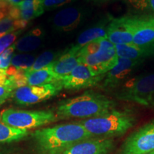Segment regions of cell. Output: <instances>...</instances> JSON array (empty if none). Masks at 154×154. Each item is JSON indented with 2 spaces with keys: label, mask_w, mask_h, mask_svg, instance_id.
<instances>
[{
  "label": "cell",
  "mask_w": 154,
  "mask_h": 154,
  "mask_svg": "<svg viewBox=\"0 0 154 154\" xmlns=\"http://www.w3.org/2000/svg\"><path fill=\"white\" fill-rule=\"evenodd\" d=\"M15 49H16V46L14 43L0 55V70L1 69L5 70L9 68L11 64V59L14 56Z\"/></svg>",
  "instance_id": "cell-27"
},
{
  "label": "cell",
  "mask_w": 154,
  "mask_h": 154,
  "mask_svg": "<svg viewBox=\"0 0 154 154\" xmlns=\"http://www.w3.org/2000/svg\"><path fill=\"white\" fill-rule=\"evenodd\" d=\"M2 122L19 129H32L59 120L52 110L24 111L8 109L0 114Z\"/></svg>",
  "instance_id": "cell-6"
},
{
  "label": "cell",
  "mask_w": 154,
  "mask_h": 154,
  "mask_svg": "<svg viewBox=\"0 0 154 154\" xmlns=\"http://www.w3.org/2000/svg\"><path fill=\"white\" fill-rule=\"evenodd\" d=\"M14 88L9 85H0V103H3L8 98L11 96Z\"/></svg>",
  "instance_id": "cell-30"
},
{
  "label": "cell",
  "mask_w": 154,
  "mask_h": 154,
  "mask_svg": "<svg viewBox=\"0 0 154 154\" xmlns=\"http://www.w3.org/2000/svg\"><path fill=\"white\" fill-rule=\"evenodd\" d=\"M136 121V116L130 109H113L100 116L76 122L82 125L93 138H113L126 134Z\"/></svg>",
  "instance_id": "cell-3"
},
{
  "label": "cell",
  "mask_w": 154,
  "mask_h": 154,
  "mask_svg": "<svg viewBox=\"0 0 154 154\" xmlns=\"http://www.w3.org/2000/svg\"><path fill=\"white\" fill-rule=\"evenodd\" d=\"M143 62V60L119 57L116 65L104 74L100 83V86L106 91H114L121 84L131 78L135 71Z\"/></svg>",
  "instance_id": "cell-8"
},
{
  "label": "cell",
  "mask_w": 154,
  "mask_h": 154,
  "mask_svg": "<svg viewBox=\"0 0 154 154\" xmlns=\"http://www.w3.org/2000/svg\"><path fill=\"white\" fill-rule=\"evenodd\" d=\"M104 75L96 76L84 63L78 65L69 75L61 80L63 88L66 90L84 89L100 84Z\"/></svg>",
  "instance_id": "cell-10"
},
{
  "label": "cell",
  "mask_w": 154,
  "mask_h": 154,
  "mask_svg": "<svg viewBox=\"0 0 154 154\" xmlns=\"http://www.w3.org/2000/svg\"><path fill=\"white\" fill-rule=\"evenodd\" d=\"M33 136L40 149L48 154H61L75 144L93 138L76 121L38 129Z\"/></svg>",
  "instance_id": "cell-1"
},
{
  "label": "cell",
  "mask_w": 154,
  "mask_h": 154,
  "mask_svg": "<svg viewBox=\"0 0 154 154\" xmlns=\"http://www.w3.org/2000/svg\"><path fill=\"white\" fill-rule=\"evenodd\" d=\"M27 130L19 129L0 121V143H10L24 138Z\"/></svg>",
  "instance_id": "cell-21"
},
{
  "label": "cell",
  "mask_w": 154,
  "mask_h": 154,
  "mask_svg": "<svg viewBox=\"0 0 154 154\" xmlns=\"http://www.w3.org/2000/svg\"><path fill=\"white\" fill-rule=\"evenodd\" d=\"M52 64V63H51ZM51 64L45 68L32 72L25 70L27 86H40L60 82L54 73Z\"/></svg>",
  "instance_id": "cell-19"
},
{
  "label": "cell",
  "mask_w": 154,
  "mask_h": 154,
  "mask_svg": "<svg viewBox=\"0 0 154 154\" xmlns=\"http://www.w3.org/2000/svg\"><path fill=\"white\" fill-rule=\"evenodd\" d=\"M113 146V138H91L75 144L61 154H109Z\"/></svg>",
  "instance_id": "cell-13"
},
{
  "label": "cell",
  "mask_w": 154,
  "mask_h": 154,
  "mask_svg": "<svg viewBox=\"0 0 154 154\" xmlns=\"http://www.w3.org/2000/svg\"><path fill=\"white\" fill-rule=\"evenodd\" d=\"M44 0H22L16 5L19 10V18L29 22L41 16L44 12Z\"/></svg>",
  "instance_id": "cell-20"
},
{
  "label": "cell",
  "mask_w": 154,
  "mask_h": 154,
  "mask_svg": "<svg viewBox=\"0 0 154 154\" xmlns=\"http://www.w3.org/2000/svg\"><path fill=\"white\" fill-rule=\"evenodd\" d=\"M63 89L60 82L40 86H25L15 89L11 94L15 103L29 106L51 99Z\"/></svg>",
  "instance_id": "cell-7"
},
{
  "label": "cell",
  "mask_w": 154,
  "mask_h": 154,
  "mask_svg": "<svg viewBox=\"0 0 154 154\" xmlns=\"http://www.w3.org/2000/svg\"><path fill=\"white\" fill-rule=\"evenodd\" d=\"M135 11L145 16L154 17V0H128Z\"/></svg>",
  "instance_id": "cell-25"
},
{
  "label": "cell",
  "mask_w": 154,
  "mask_h": 154,
  "mask_svg": "<svg viewBox=\"0 0 154 154\" xmlns=\"http://www.w3.org/2000/svg\"><path fill=\"white\" fill-rule=\"evenodd\" d=\"M36 59V56L31 54L22 53L14 54L11 59L10 66L17 69L27 70L32 67Z\"/></svg>",
  "instance_id": "cell-24"
},
{
  "label": "cell",
  "mask_w": 154,
  "mask_h": 154,
  "mask_svg": "<svg viewBox=\"0 0 154 154\" xmlns=\"http://www.w3.org/2000/svg\"><path fill=\"white\" fill-rule=\"evenodd\" d=\"M7 1L9 2V3L12 4V5H18L19 2H22V0H7Z\"/></svg>",
  "instance_id": "cell-31"
},
{
  "label": "cell",
  "mask_w": 154,
  "mask_h": 154,
  "mask_svg": "<svg viewBox=\"0 0 154 154\" xmlns=\"http://www.w3.org/2000/svg\"><path fill=\"white\" fill-rule=\"evenodd\" d=\"M22 32V30H19L0 37V55L14 44V42L18 38V36Z\"/></svg>",
  "instance_id": "cell-26"
},
{
  "label": "cell",
  "mask_w": 154,
  "mask_h": 154,
  "mask_svg": "<svg viewBox=\"0 0 154 154\" xmlns=\"http://www.w3.org/2000/svg\"><path fill=\"white\" fill-rule=\"evenodd\" d=\"M119 57L144 61L146 58L154 57V43L145 45L120 44L115 45Z\"/></svg>",
  "instance_id": "cell-16"
},
{
  "label": "cell",
  "mask_w": 154,
  "mask_h": 154,
  "mask_svg": "<svg viewBox=\"0 0 154 154\" xmlns=\"http://www.w3.org/2000/svg\"><path fill=\"white\" fill-rule=\"evenodd\" d=\"M14 5L9 3L7 0H0V20L11 17V13Z\"/></svg>",
  "instance_id": "cell-29"
},
{
  "label": "cell",
  "mask_w": 154,
  "mask_h": 154,
  "mask_svg": "<svg viewBox=\"0 0 154 154\" xmlns=\"http://www.w3.org/2000/svg\"><path fill=\"white\" fill-rule=\"evenodd\" d=\"M85 17L86 9L83 7H67L58 11L52 17V27L59 32H72L82 24Z\"/></svg>",
  "instance_id": "cell-12"
},
{
  "label": "cell",
  "mask_w": 154,
  "mask_h": 154,
  "mask_svg": "<svg viewBox=\"0 0 154 154\" xmlns=\"http://www.w3.org/2000/svg\"><path fill=\"white\" fill-rule=\"evenodd\" d=\"M112 18L110 16L105 17L97 24L82 32L77 38L76 45L82 47L90 42L106 38L108 29Z\"/></svg>",
  "instance_id": "cell-17"
},
{
  "label": "cell",
  "mask_w": 154,
  "mask_h": 154,
  "mask_svg": "<svg viewBox=\"0 0 154 154\" xmlns=\"http://www.w3.org/2000/svg\"><path fill=\"white\" fill-rule=\"evenodd\" d=\"M136 29L133 38L135 45H145L154 43V17L135 16Z\"/></svg>",
  "instance_id": "cell-15"
},
{
  "label": "cell",
  "mask_w": 154,
  "mask_h": 154,
  "mask_svg": "<svg viewBox=\"0 0 154 154\" xmlns=\"http://www.w3.org/2000/svg\"><path fill=\"white\" fill-rule=\"evenodd\" d=\"M76 0H44L43 8L44 11H50L66 5Z\"/></svg>",
  "instance_id": "cell-28"
},
{
  "label": "cell",
  "mask_w": 154,
  "mask_h": 154,
  "mask_svg": "<svg viewBox=\"0 0 154 154\" xmlns=\"http://www.w3.org/2000/svg\"><path fill=\"white\" fill-rule=\"evenodd\" d=\"M44 38V32L41 28L32 29L15 43V51L19 53H27L34 51L42 45Z\"/></svg>",
  "instance_id": "cell-18"
},
{
  "label": "cell",
  "mask_w": 154,
  "mask_h": 154,
  "mask_svg": "<svg viewBox=\"0 0 154 154\" xmlns=\"http://www.w3.org/2000/svg\"><path fill=\"white\" fill-rule=\"evenodd\" d=\"M154 151V120L141 126L125 140L119 154H148Z\"/></svg>",
  "instance_id": "cell-9"
},
{
  "label": "cell",
  "mask_w": 154,
  "mask_h": 154,
  "mask_svg": "<svg viewBox=\"0 0 154 154\" xmlns=\"http://www.w3.org/2000/svg\"><path fill=\"white\" fill-rule=\"evenodd\" d=\"M82 63L96 76L104 75L118 62L119 57L114 44L107 38L90 42L80 49Z\"/></svg>",
  "instance_id": "cell-4"
},
{
  "label": "cell",
  "mask_w": 154,
  "mask_h": 154,
  "mask_svg": "<svg viewBox=\"0 0 154 154\" xmlns=\"http://www.w3.org/2000/svg\"><path fill=\"white\" fill-rule=\"evenodd\" d=\"M2 104V103H0V106H1Z\"/></svg>",
  "instance_id": "cell-34"
},
{
  "label": "cell",
  "mask_w": 154,
  "mask_h": 154,
  "mask_svg": "<svg viewBox=\"0 0 154 154\" xmlns=\"http://www.w3.org/2000/svg\"><path fill=\"white\" fill-rule=\"evenodd\" d=\"M28 22L22 19H14L11 17L0 20V37L19 30H23L27 26Z\"/></svg>",
  "instance_id": "cell-23"
},
{
  "label": "cell",
  "mask_w": 154,
  "mask_h": 154,
  "mask_svg": "<svg viewBox=\"0 0 154 154\" xmlns=\"http://www.w3.org/2000/svg\"><path fill=\"white\" fill-rule=\"evenodd\" d=\"M117 99L150 106L154 96V72L131 77L114 91Z\"/></svg>",
  "instance_id": "cell-5"
},
{
  "label": "cell",
  "mask_w": 154,
  "mask_h": 154,
  "mask_svg": "<svg viewBox=\"0 0 154 154\" xmlns=\"http://www.w3.org/2000/svg\"><path fill=\"white\" fill-rule=\"evenodd\" d=\"M135 29V16L112 18L108 29L106 38L114 45L131 44L133 43Z\"/></svg>",
  "instance_id": "cell-11"
},
{
  "label": "cell",
  "mask_w": 154,
  "mask_h": 154,
  "mask_svg": "<svg viewBox=\"0 0 154 154\" xmlns=\"http://www.w3.org/2000/svg\"><path fill=\"white\" fill-rule=\"evenodd\" d=\"M150 106L152 107V108H153V109H154V96H153V100H152L151 106Z\"/></svg>",
  "instance_id": "cell-32"
},
{
  "label": "cell",
  "mask_w": 154,
  "mask_h": 154,
  "mask_svg": "<svg viewBox=\"0 0 154 154\" xmlns=\"http://www.w3.org/2000/svg\"><path fill=\"white\" fill-rule=\"evenodd\" d=\"M148 154H154V151L151 152V153H148Z\"/></svg>",
  "instance_id": "cell-33"
},
{
  "label": "cell",
  "mask_w": 154,
  "mask_h": 154,
  "mask_svg": "<svg viewBox=\"0 0 154 154\" xmlns=\"http://www.w3.org/2000/svg\"><path fill=\"white\" fill-rule=\"evenodd\" d=\"M81 47L75 44L64 50L62 54L51 64V68L58 79L61 81L76 67L82 63L80 57Z\"/></svg>",
  "instance_id": "cell-14"
},
{
  "label": "cell",
  "mask_w": 154,
  "mask_h": 154,
  "mask_svg": "<svg viewBox=\"0 0 154 154\" xmlns=\"http://www.w3.org/2000/svg\"><path fill=\"white\" fill-rule=\"evenodd\" d=\"M63 51H46L36 57L35 61L30 69L26 70L27 72H32L45 68L53 63L60 56Z\"/></svg>",
  "instance_id": "cell-22"
},
{
  "label": "cell",
  "mask_w": 154,
  "mask_h": 154,
  "mask_svg": "<svg viewBox=\"0 0 154 154\" xmlns=\"http://www.w3.org/2000/svg\"><path fill=\"white\" fill-rule=\"evenodd\" d=\"M114 100L99 92L88 91L61 101L57 109L59 119H87L100 116L116 109Z\"/></svg>",
  "instance_id": "cell-2"
}]
</instances>
